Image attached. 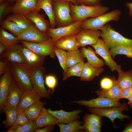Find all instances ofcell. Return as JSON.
I'll return each instance as SVG.
<instances>
[{
  "instance_id": "cell-11",
  "label": "cell",
  "mask_w": 132,
  "mask_h": 132,
  "mask_svg": "<svg viewBox=\"0 0 132 132\" xmlns=\"http://www.w3.org/2000/svg\"><path fill=\"white\" fill-rule=\"evenodd\" d=\"M23 47V45L19 43L7 48L0 55V60L24 64Z\"/></svg>"
},
{
  "instance_id": "cell-35",
  "label": "cell",
  "mask_w": 132,
  "mask_h": 132,
  "mask_svg": "<svg viewBox=\"0 0 132 132\" xmlns=\"http://www.w3.org/2000/svg\"><path fill=\"white\" fill-rule=\"evenodd\" d=\"M0 23L1 27L8 30L17 36H19L23 31L14 22L6 18L3 19Z\"/></svg>"
},
{
  "instance_id": "cell-42",
  "label": "cell",
  "mask_w": 132,
  "mask_h": 132,
  "mask_svg": "<svg viewBox=\"0 0 132 132\" xmlns=\"http://www.w3.org/2000/svg\"><path fill=\"white\" fill-rule=\"evenodd\" d=\"M29 121L23 112H19L18 116L14 123L12 126L8 130L18 128Z\"/></svg>"
},
{
  "instance_id": "cell-14",
  "label": "cell",
  "mask_w": 132,
  "mask_h": 132,
  "mask_svg": "<svg viewBox=\"0 0 132 132\" xmlns=\"http://www.w3.org/2000/svg\"><path fill=\"white\" fill-rule=\"evenodd\" d=\"M91 46L95 49L96 53L103 59L105 64L112 72L116 70L118 65L113 60L109 49L102 39L99 38L96 44Z\"/></svg>"
},
{
  "instance_id": "cell-15",
  "label": "cell",
  "mask_w": 132,
  "mask_h": 132,
  "mask_svg": "<svg viewBox=\"0 0 132 132\" xmlns=\"http://www.w3.org/2000/svg\"><path fill=\"white\" fill-rule=\"evenodd\" d=\"M13 81L11 74L9 71L5 72L0 79V111L2 112V109L6 105V99L12 82Z\"/></svg>"
},
{
  "instance_id": "cell-34",
  "label": "cell",
  "mask_w": 132,
  "mask_h": 132,
  "mask_svg": "<svg viewBox=\"0 0 132 132\" xmlns=\"http://www.w3.org/2000/svg\"><path fill=\"white\" fill-rule=\"evenodd\" d=\"M83 123L77 120L68 124L60 123L58 125L60 132H79L83 130Z\"/></svg>"
},
{
  "instance_id": "cell-12",
  "label": "cell",
  "mask_w": 132,
  "mask_h": 132,
  "mask_svg": "<svg viewBox=\"0 0 132 132\" xmlns=\"http://www.w3.org/2000/svg\"><path fill=\"white\" fill-rule=\"evenodd\" d=\"M17 37L20 41L36 43L43 42L50 38L46 33L40 31L34 24L23 30Z\"/></svg>"
},
{
  "instance_id": "cell-47",
  "label": "cell",
  "mask_w": 132,
  "mask_h": 132,
  "mask_svg": "<svg viewBox=\"0 0 132 132\" xmlns=\"http://www.w3.org/2000/svg\"><path fill=\"white\" fill-rule=\"evenodd\" d=\"M10 62L8 61L0 60V77L5 72L9 71Z\"/></svg>"
},
{
  "instance_id": "cell-48",
  "label": "cell",
  "mask_w": 132,
  "mask_h": 132,
  "mask_svg": "<svg viewBox=\"0 0 132 132\" xmlns=\"http://www.w3.org/2000/svg\"><path fill=\"white\" fill-rule=\"evenodd\" d=\"M132 94V86L124 88L121 90L120 99H128L129 96Z\"/></svg>"
},
{
  "instance_id": "cell-16",
  "label": "cell",
  "mask_w": 132,
  "mask_h": 132,
  "mask_svg": "<svg viewBox=\"0 0 132 132\" xmlns=\"http://www.w3.org/2000/svg\"><path fill=\"white\" fill-rule=\"evenodd\" d=\"M23 51L25 59L24 64L30 70L43 66L45 57L39 55L23 46Z\"/></svg>"
},
{
  "instance_id": "cell-8",
  "label": "cell",
  "mask_w": 132,
  "mask_h": 132,
  "mask_svg": "<svg viewBox=\"0 0 132 132\" xmlns=\"http://www.w3.org/2000/svg\"><path fill=\"white\" fill-rule=\"evenodd\" d=\"M23 46L40 55L45 57L49 56L54 58L56 56L54 51L55 46L51 38L39 43H33L21 40Z\"/></svg>"
},
{
  "instance_id": "cell-9",
  "label": "cell",
  "mask_w": 132,
  "mask_h": 132,
  "mask_svg": "<svg viewBox=\"0 0 132 132\" xmlns=\"http://www.w3.org/2000/svg\"><path fill=\"white\" fill-rule=\"evenodd\" d=\"M83 21H78L65 26L52 28L49 27L46 33L54 43L60 38L70 35H76L82 29L81 25Z\"/></svg>"
},
{
  "instance_id": "cell-10",
  "label": "cell",
  "mask_w": 132,
  "mask_h": 132,
  "mask_svg": "<svg viewBox=\"0 0 132 132\" xmlns=\"http://www.w3.org/2000/svg\"><path fill=\"white\" fill-rule=\"evenodd\" d=\"M71 103H77L90 108L107 109L114 107H120L123 103L119 101H114L108 98L101 97L86 100H74Z\"/></svg>"
},
{
  "instance_id": "cell-56",
  "label": "cell",
  "mask_w": 132,
  "mask_h": 132,
  "mask_svg": "<svg viewBox=\"0 0 132 132\" xmlns=\"http://www.w3.org/2000/svg\"><path fill=\"white\" fill-rule=\"evenodd\" d=\"M8 0H0V3L6 1Z\"/></svg>"
},
{
  "instance_id": "cell-54",
  "label": "cell",
  "mask_w": 132,
  "mask_h": 132,
  "mask_svg": "<svg viewBox=\"0 0 132 132\" xmlns=\"http://www.w3.org/2000/svg\"><path fill=\"white\" fill-rule=\"evenodd\" d=\"M61 1H66L71 2L74 5H77L75 0H58Z\"/></svg>"
},
{
  "instance_id": "cell-20",
  "label": "cell",
  "mask_w": 132,
  "mask_h": 132,
  "mask_svg": "<svg viewBox=\"0 0 132 132\" xmlns=\"http://www.w3.org/2000/svg\"><path fill=\"white\" fill-rule=\"evenodd\" d=\"M40 11H33L23 14L36 25L41 32L46 33L48 29L50 27L49 21L46 20L44 15L40 14Z\"/></svg>"
},
{
  "instance_id": "cell-45",
  "label": "cell",
  "mask_w": 132,
  "mask_h": 132,
  "mask_svg": "<svg viewBox=\"0 0 132 132\" xmlns=\"http://www.w3.org/2000/svg\"><path fill=\"white\" fill-rule=\"evenodd\" d=\"M82 125L84 130L87 132H100V129L97 126L86 122L83 121Z\"/></svg>"
},
{
  "instance_id": "cell-30",
  "label": "cell",
  "mask_w": 132,
  "mask_h": 132,
  "mask_svg": "<svg viewBox=\"0 0 132 132\" xmlns=\"http://www.w3.org/2000/svg\"><path fill=\"white\" fill-rule=\"evenodd\" d=\"M6 18L14 22L20 28L23 30L34 24L22 14L12 13L8 16Z\"/></svg>"
},
{
  "instance_id": "cell-32",
  "label": "cell",
  "mask_w": 132,
  "mask_h": 132,
  "mask_svg": "<svg viewBox=\"0 0 132 132\" xmlns=\"http://www.w3.org/2000/svg\"><path fill=\"white\" fill-rule=\"evenodd\" d=\"M3 112L5 114L6 119L3 121L4 127L8 128L12 126L14 123L19 113L16 108H10L5 106L2 109Z\"/></svg>"
},
{
  "instance_id": "cell-18",
  "label": "cell",
  "mask_w": 132,
  "mask_h": 132,
  "mask_svg": "<svg viewBox=\"0 0 132 132\" xmlns=\"http://www.w3.org/2000/svg\"><path fill=\"white\" fill-rule=\"evenodd\" d=\"M48 111L55 117L60 123L66 124L78 120L80 117L79 114L82 112L80 109L75 110L71 112H67L62 109L53 111L49 109Z\"/></svg>"
},
{
  "instance_id": "cell-1",
  "label": "cell",
  "mask_w": 132,
  "mask_h": 132,
  "mask_svg": "<svg viewBox=\"0 0 132 132\" xmlns=\"http://www.w3.org/2000/svg\"><path fill=\"white\" fill-rule=\"evenodd\" d=\"M109 8L101 3L94 6L70 4V14L73 22L83 21L89 18H94L107 12Z\"/></svg>"
},
{
  "instance_id": "cell-29",
  "label": "cell",
  "mask_w": 132,
  "mask_h": 132,
  "mask_svg": "<svg viewBox=\"0 0 132 132\" xmlns=\"http://www.w3.org/2000/svg\"><path fill=\"white\" fill-rule=\"evenodd\" d=\"M44 104L39 100L24 111V113L30 121H34L38 118L44 107Z\"/></svg>"
},
{
  "instance_id": "cell-13",
  "label": "cell",
  "mask_w": 132,
  "mask_h": 132,
  "mask_svg": "<svg viewBox=\"0 0 132 132\" xmlns=\"http://www.w3.org/2000/svg\"><path fill=\"white\" fill-rule=\"evenodd\" d=\"M101 34L100 30L82 29L76 35L79 47H84L95 44L101 36Z\"/></svg>"
},
{
  "instance_id": "cell-40",
  "label": "cell",
  "mask_w": 132,
  "mask_h": 132,
  "mask_svg": "<svg viewBox=\"0 0 132 132\" xmlns=\"http://www.w3.org/2000/svg\"><path fill=\"white\" fill-rule=\"evenodd\" d=\"M34 121H29L18 128L8 130L6 132H33L37 128Z\"/></svg>"
},
{
  "instance_id": "cell-50",
  "label": "cell",
  "mask_w": 132,
  "mask_h": 132,
  "mask_svg": "<svg viewBox=\"0 0 132 132\" xmlns=\"http://www.w3.org/2000/svg\"><path fill=\"white\" fill-rule=\"evenodd\" d=\"M125 127L123 132H132V119H131L129 123L125 125Z\"/></svg>"
},
{
  "instance_id": "cell-6",
  "label": "cell",
  "mask_w": 132,
  "mask_h": 132,
  "mask_svg": "<svg viewBox=\"0 0 132 132\" xmlns=\"http://www.w3.org/2000/svg\"><path fill=\"white\" fill-rule=\"evenodd\" d=\"M30 71L33 89L41 98H51L53 92L50 89L47 90L44 85L45 68L42 66Z\"/></svg>"
},
{
  "instance_id": "cell-19",
  "label": "cell",
  "mask_w": 132,
  "mask_h": 132,
  "mask_svg": "<svg viewBox=\"0 0 132 132\" xmlns=\"http://www.w3.org/2000/svg\"><path fill=\"white\" fill-rule=\"evenodd\" d=\"M41 98L33 89L23 92L16 108L19 112H23Z\"/></svg>"
},
{
  "instance_id": "cell-4",
  "label": "cell",
  "mask_w": 132,
  "mask_h": 132,
  "mask_svg": "<svg viewBox=\"0 0 132 132\" xmlns=\"http://www.w3.org/2000/svg\"><path fill=\"white\" fill-rule=\"evenodd\" d=\"M121 13V11L116 9L96 17L87 19L82 22L81 28L83 29L100 30L109 22L118 21Z\"/></svg>"
},
{
  "instance_id": "cell-31",
  "label": "cell",
  "mask_w": 132,
  "mask_h": 132,
  "mask_svg": "<svg viewBox=\"0 0 132 132\" xmlns=\"http://www.w3.org/2000/svg\"><path fill=\"white\" fill-rule=\"evenodd\" d=\"M85 60V57L80 50L67 51L66 52V64L68 68L84 62Z\"/></svg>"
},
{
  "instance_id": "cell-41",
  "label": "cell",
  "mask_w": 132,
  "mask_h": 132,
  "mask_svg": "<svg viewBox=\"0 0 132 132\" xmlns=\"http://www.w3.org/2000/svg\"><path fill=\"white\" fill-rule=\"evenodd\" d=\"M12 4L7 0L0 4V23L11 13Z\"/></svg>"
},
{
  "instance_id": "cell-17",
  "label": "cell",
  "mask_w": 132,
  "mask_h": 132,
  "mask_svg": "<svg viewBox=\"0 0 132 132\" xmlns=\"http://www.w3.org/2000/svg\"><path fill=\"white\" fill-rule=\"evenodd\" d=\"M36 10H41L38 7L37 0H16L11 7V12L24 14Z\"/></svg>"
},
{
  "instance_id": "cell-51",
  "label": "cell",
  "mask_w": 132,
  "mask_h": 132,
  "mask_svg": "<svg viewBox=\"0 0 132 132\" xmlns=\"http://www.w3.org/2000/svg\"><path fill=\"white\" fill-rule=\"evenodd\" d=\"M126 6L128 9L129 15L132 17V2H127Z\"/></svg>"
},
{
  "instance_id": "cell-46",
  "label": "cell",
  "mask_w": 132,
  "mask_h": 132,
  "mask_svg": "<svg viewBox=\"0 0 132 132\" xmlns=\"http://www.w3.org/2000/svg\"><path fill=\"white\" fill-rule=\"evenodd\" d=\"M77 5L94 6L100 4L101 0H75Z\"/></svg>"
},
{
  "instance_id": "cell-39",
  "label": "cell",
  "mask_w": 132,
  "mask_h": 132,
  "mask_svg": "<svg viewBox=\"0 0 132 132\" xmlns=\"http://www.w3.org/2000/svg\"><path fill=\"white\" fill-rule=\"evenodd\" d=\"M101 118L96 114L93 113L86 114L83 118V121L88 122L101 129L102 124Z\"/></svg>"
},
{
  "instance_id": "cell-5",
  "label": "cell",
  "mask_w": 132,
  "mask_h": 132,
  "mask_svg": "<svg viewBox=\"0 0 132 132\" xmlns=\"http://www.w3.org/2000/svg\"><path fill=\"white\" fill-rule=\"evenodd\" d=\"M71 3L66 1L53 0L52 6L57 27L67 26L74 22L70 14Z\"/></svg>"
},
{
  "instance_id": "cell-43",
  "label": "cell",
  "mask_w": 132,
  "mask_h": 132,
  "mask_svg": "<svg viewBox=\"0 0 132 132\" xmlns=\"http://www.w3.org/2000/svg\"><path fill=\"white\" fill-rule=\"evenodd\" d=\"M117 80L114 77L111 78L105 77L103 78L100 82V89H107L111 88Z\"/></svg>"
},
{
  "instance_id": "cell-23",
  "label": "cell",
  "mask_w": 132,
  "mask_h": 132,
  "mask_svg": "<svg viewBox=\"0 0 132 132\" xmlns=\"http://www.w3.org/2000/svg\"><path fill=\"white\" fill-rule=\"evenodd\" d=\"M34 121L38 128L51 125H58L60 123L58 120L50 113L48 109L44 107L38 118Z\"/></svg>"
},
{
  "instance_id": "cell-25",
  "label": "cell",
  "mask_w": 132,
  "mask_h": 132,
  "mask_svg": "<svg viewBox=\"0 0 132 132\" xmlns=\"http://www.w3.org/2000/svg\"><path fill=\"white\" fill-rule=\"evenodd\" d=\"M121 67L120 65H118L116 70L118 74L117 83L121 90L132 86V70L125 72Z\"/></svg>"
},
{
  "instance_id": "cell-55",
  "label": "cell",
  "mask_w": 132,
  "mask_h": 132,
  "mask_svg": "<svg viewBox=\"0 0 132 132\" xmlns=\"http://www.w3.org/2000/svg\"><path fill=\"white\" fill-rule=\"evenodd\" d=\"M16 0H8L9 2L11 3H12L14 2Z\"/></svg>"
},
{
  "instance_id": "cell-36",
  "label": "cell",
  "mask_w": 132,
  "mask_h": 132,
  "mask_svg": "<svg viewBox=\"0 0 132 132\" xmlns=\"http://www.w3.org/2000/svg\"><path fill=\"white\" fill-rule=\"evenodd\" d=\"M84 64V62H80L68 68L66 73L63 75L62 80H66L73 76L80 77Z\"/></svg>"
},
{
  "instance_id": "cell-44",
  "label": "cell",
  "mask_w": 132,
  "mask_h": 132,
  "mask_svg": "<svg viewBox=\"0 0 132 132\" xmlns=\"http://www.w3.org/2000/svg\"><path fill=\"white\" fill-rule=\"evenodd\" d=\"M45 83L49 89L53 92L56 87L57 81L55 76L53 75H48L45 77Z\"/></svg>"
},
{
  "instance_id": "cell-27",
  "label": "cell",
  "mask_w": 132,
  "mask_h": 132,
  "mask_svg": "<svg viewBox=\"0 0 132 132\" xmlns=\"http://www.w3.org/2000/svg\"><path fill=\"white\" fill-rule=\"evenodd\" d=\"M80 50L87 59L88 62L93 66L101 68L105 64L104 61L96 55L95 52L91 47H88L86 48L85 47H82Z\"/></svg>"
},
{
  "instance_id": "cell-52",
  "label": "cell",
  "mask_w": 132,
  "mask_h": 132,
  "mask_svg": "<svg viewBox=\"0 0 132 132\" xmlns=\"http://www.w3.org/2000/svg\"><path fill=\"white\" fill-rule=\"evenodd\" d=\"M7 48L6 46L0 43V55H1Z\"/></svg>"
},
{
  "instance_id": "cell-2",
  "label": "cell",
  "mask_w": 132,
  "mask_h": 132,
  "mask_svg": "<svg viewBox=\"0 0 132 132\" xmlns=\"http://www.w3.org/2000/svg\"><path fill=\"white\" fill-rule=\"evenodd\" d=\"M9 71L13 81L23 92L33 90L30 77V71L24 64L10 62Z\"/></svg>"
},
{
  "instance_id": "cell-53",
  "label": "cell",
  "mask_w": 132,
  "mask_h": 132,
  "mask_svg": "<svg viewBox=\"0 0 132 132\" xmlns=\"http://www.w3.org/2000/svg\"><path fill=\"white\" fill-rule=\"evenodd\" d=\"M127 99L128 100V103L131 108H132V94L129 96Z\"/></svg>"
},
{
  "instance_id": "cell-28",
  "label": "cell",
  "mask_w": 132,
  "mask_h": 132,
  "mask_svg": "<svg viewBox=\"0 0 132 132\" xmlns=\"http://www.w3.org/2000/svg\"><path fill=\"white\" fill-rule=\"evenodd\" d=\"M121 90L118 86L117 80L113 86L111 88L97 90L95 91V93L99 97H104L119 101L120 99Z\"/></svg>"
},
{
  "instance_id": "cell-37",
  "label": "cell",
  "mask_w": 132,
  "mask_h": 132,
  "mask_svg": "<svg viewBox=\"0 0 132 132\" xmlns=\"http://www.w3.org/2000/svg\"><path fill=\"white\" fill-rule=\"evenodd\" d=\"M110 53L113 58L118 55H123L132 59V47L121 46L113 47L110 48Z\"/></svg>"
},
{
  "instance_id": "cell-21",
  "label": "cell",
  "mask_w": 132,
  "mask_h": 132,
  "mask_svg": "<svg viewBox=\"0 0 132 132\" xmlns=\"http://www.w3.org/2000/svg\"><path fill=\"white\" fill-rule=\"evenodd\" d=\"M54 43L55 47L64 50H75L78 49L79 47L76 35H70L62 37Z\"/></svg>"
},
{
  "instance_id": "cell-38",
  "label": "cell",
  "mask_w": 132,
  "mask_h": 132,
  "mask_svg": "<svg viewBox=\"0 0 132 132\" xmlns=\"http://www.w3.org/2000/svg\"><path fill=\"white\" fill-rule=\"evenodd\" d=\"M54 51L56 56L57 57L59 63L63 70V75H64L66 72L68 68L66 64V52L64 50L57 48L55 47Z\"/></svg>"
},
{
  "instance_id": "cell-49",
  "label": "cell",
  "mask_w": 132,
  "mask_h": 132,
  "mask_svg": "<svg viewBox=\"0 0 132 132\" xmlns=\"http://www.w3.org/2000/svg\"><path fill=\"white\" fill-rule=\"evenodd\" d=\"M55 125L48 126L42 128H37L34 132H50L53 131L55 128Z\"/></svg>"
},
{
  "instance_id": "cell-24",
  "label": "cell",
  "mask_w": 132,
  "mask_h": 132,
  "mask_svg": "<svg viewBox=\"0 0 132 132\" xmlns=\"http://www.w3.org/2000/svg\"><path fill=\"white\" fill-rule=\"evenodd\" d=\"M104 69L102 67L94 66L88 62L85 63L80 77V80L84 81H90L102 72Z\"/></svg>"
},
{
  "instance_id": "cell-26",
  "label": "cell",
  "mask_w": 132,
  "mask_h": 132,
  "mask_svg": "<svg viewBox=\"0 0 132 132\" xmlns=\"http://www.w3.org/2000/svg\"><path fill=\"white\" fill-rule=\"evenodd\" d=\"M53 0H37V4L38 8L43 10L47 15L50 27L54 28L56 25L52 6Z\"/></svg>"
},
{
  "instance_id": "cell-33",
  "label": "cell",
  "mask_w": 132,
  "mask_h": 132,
  "mask_svg": "<svg viewBox=\"0 0 132 132\" xmlns=\"http://www.w3.org/2000/svg\"><path fill=\"white\" fill-rule=\"evenodd\" d=\"M17 36H15L1 27L0 28V43L7 48L19 43Z\"/></svg>"
},
{
  "instance_id": "cell-7",
  "label": "cell",
  "mask_w": 132,
  "mask_h": 132,
  "mask_svg": "<svg viewBox=\"0 0 132 132\" xmlns=\"http://www.w3.org/2000/svg\"><path fill=\"white\" fill-rule=\"evenodd\" d=\"M88 111L91 113L98 115L101 117H107L110 119L115 127L114 121L118 118L121 121H123L124 119H130L128 115L123 114L122 112L123 110H127L129 107L127 103L124 102L122 105L120 107H114L107 109H100L88 108Z\"/></svg>"
},
{
  "instance_id": "cell-22",
  "label": "cell",
  "mask_w": 132,
  "mask_h": 132,
  "mask_svg": "<svg viewBox=\"0 0 132 132\" xmlns=\"http://www.w3.org/2000/svg\"><path fill=\"white\" fill-rule=\"evenodd\" d=\"M23 92L12 81L7 98L5 106L10 108H16Z\"/></svg>"
},
{
  "instance_id": "cell-3",
  "label": "cell",
  "mask_w": 132,
  "mask_h": 132,
  "mask_svg": "<svg viewBox=\"0 0 132 132\" xmlns=\"http://www.w3.org/2000/svg\"><path fill=\"white\" fill-rule=\"evenodd\" d=\"M101 37L109 49L113 47H132V39L126 38L115 31L110 24L100 30Z\"/></svg>"
}]
</instances>
